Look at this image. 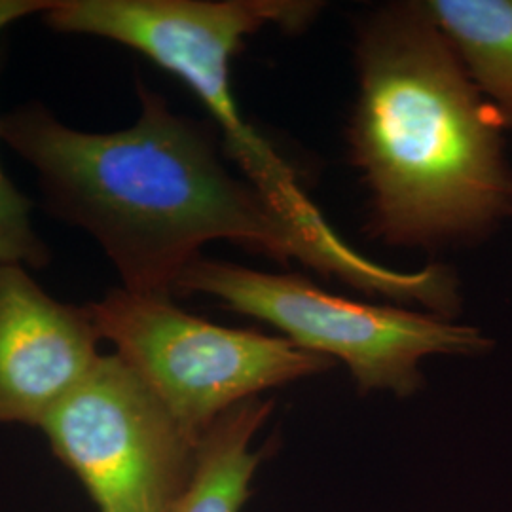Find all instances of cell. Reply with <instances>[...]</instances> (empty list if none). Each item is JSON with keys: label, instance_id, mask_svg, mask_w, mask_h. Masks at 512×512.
<instances>
[{"label": "cell", "instance_id": "1", "mask_svg": "<svg viewBox=\"0 0 512 512\" xmlns=\"http://www.w3.org/2000/svg\"><path fill=\"white\" fill-rule=\"evenodd\" d=\"M128 128L82 131L40 101L2 114L0 139L37 175L50 217L86 232L129 293L173 298L181 275L211 241H230L279 264L298 260L349 287L431 306L440 279L429 266L393 270L336 255L287 219L255 184L222 162L215 135L137 82Z\"/></svg>", "mask_w": 512, "mask_h": 512}, {"label": "cell", "instance_id": "2", "mask_svg": "<svg viewBox=\"0 0 512 512\" xmlns=\"http://www.w3.org/2000/svg\"><path fill=\"white\" fill-rule=\"evenodd\" d=\"M349 162L365 232L389 247H469L512 217V165L497 112L423 0L372 10L355 35Z\"/></svg>", "mask_w": 512, "mask_h": 512}, {"label": "cell", "instance_id": "3", "mask_svg": "<svg viewBox=\"0 0 512 512\" xmlns=\"http://www.w3.org/2000/svg\"><path fill=\"white\" fill-rule=\"evenodd\" d=\"M321 10L315 0H52L42 21L55 33L122 44L183 80L217 122L243 177L310 238L342 253L348 243L302 190L291 165L245 122L232 92V59L247 38L268 27L304 31Z\"/></svg>", "mask_w": 512, "mask_h": 512}, {"label": "cell", "instance_id": "4", "mask_svg": "<svg viewBox=\"0 0 512 512\" xmlns=\"http://www.w3.org/2000/svg\"><path fill=\"white\" fill-rule=\"evenodd\" d=\"M175 294H205L226 308L268 323L296 348L348 366L361 393L414 395L421 359L476 357L494 340L469 325L433 313L378 306L330 294L298 274H270L217 258H198Z\"/></svg>", "mask_w": 512, "mask_h": 512}, {"label": "cell", "instance_id": "5", "mask_svg": "<svg viewBox=\"0 0 512 512\" xmlns=\"http://www.w3.org/2000/svg\"><path fill=\"white\" fill-rule=\"evenodd\" d=\"M86 308L101 338L194 442L230 408L266 389L323 374L336 363L296 348L285 336L205 321L181 310L173 298L118 287Z\"/></svg>", "mask_w": 512, "mask_h": 512}, {"label": "cell", "instance_id": "6", "mask_svg": "<svg viewBox=\"0 0 512 512\" xmlns=\"http://www.w3.org/2000/svg\"><path fill=\"white\" fill-rule=\"evenodd\" d=\"M40 429L99 512H171L196 469L198 442L116 353L101 355Z\"/></svg>", "mask_w": 512, "mask_h": 512}, {"label": "cell", "instance_id": "7", "mask_svg": "<svg viewBox=\"0 0 512 512\" xmlns=\"http://www.w3.org/2000/svg\"><path fill=\"white\" fill-rule=\"evenodd\" d=\"M88 308L55 300L29 270L0 264V423L40 427L101 359Z\"/></svg>", "mask_w": 512, "mask_h": 512}, {"label": "cell", "instance_id": "8", "mask_svg": "<svg viewBox=\"0 0 512 512\" xmlns=\"http://www.w3.org/2000/svg\"><path fill=\"white\" fill-rule=\"evenodd\" d=\"M272 410V401L255 397L224 412L203 433L192 480L171 512H239L262 461L251 442Z\"/></svg>", "mask_w": 512, "mask_h": 512}, {"label": "cell", "instance_id": "9", "mask_svg": "<svg viewBox=\"0 0 512 512\" xmlns=\"http://www.w3.org/2000/svg\"><path fill=\"white\" fill-rule=\"evenodd\" d=\"M476 90L512 129V0H423Z\"/></svg>", "mask_w": 512, "mask_h": 512}, {"label": "cell", "instance_id": "10", "mask_svg": "<svg viewBox=\"0 0 512 512\" xmlns=\"http://www.w3.org/2000/svg\"><path fill=\"white\" fill-rule=\"evenodd\" d=\"M2 59L4 55L0 54V73ZM50 262L52 249L40 238L33 222V200L12 183L0 164V264L42 270Z\"/></svg>", "mask_w": 512, "mask_h": 512}, {"label": "cell", "instance_id": "11", "mask_svg": "<svg viewBox=\"0 0 512 512\" xmlns=\"http://www.w3.org/2000/svg\"><path fill=\"white\" fill-rule=\"evenodd\" d=\"M52 0H0V35L29 16H42Z\"/></svg>", "mask_w": 512, "mask_h": 512}]
</instances>
